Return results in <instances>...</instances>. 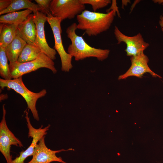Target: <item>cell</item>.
Here are the masks:
<instances>
[{"instance_id":"6","label":"cell","mask_w":163,"mask_h":163,"mask_svg":"<svg viewBox=\"0 0 163 163\" xmlns=\"http://www.w3.org/2000/svg\"><path fill=\"white\" fill-rule=\"evenodd\" d=\"M85 5L80 0H53L50 11L53 16L61 19L62 21L74 18L85 10Z\"/></svg>"},{"instance_id":"25","label":"cell","mask_w":163,"mask_h":163,"mask_svg":"<svg viewBox=\"0 0 163 163\" xmlns=\"http://www.w3.org/2000/svg\"><path fill=\"white\" fill-rule=\"evenodd\" d=\"M152 1L155 3L163 5V0H154Z\"/></svg>"},{"instance_id":"7","label":"cell","mask_w":163,"mask_h":163,"mask_svg":"<svg viewBox=\"0 0 163 163\" xmlns=\"http://www.w3.org/2000/svg\"><path fill=\"white\" fill-rule=\"evenodd\" d=\"M3 116L0 123V151L5 158L7 163H11L12 157L10 153L11 145L22 147L21 142L10 130L7 125L5 104L2 106Z\"/></svg>"},{"instance_id":"13","label":"cell","mask_w":163,"mask_h":163,"mask_svg":"<svg viewBox=\"0 0 163 163\" xmlns=\"http://www.w3.org/2000/svg\"><path fill=\"white\" fill-rule=\"evenodd\" d=\"M34 14H30L18 27L17 35L27 44L35 45L36 27L34 21Z\"/></svg>"},{"instance_id":"1","label":"cell","mask_w":163,"mask_h":163,"mask_svg":"<svg viewBox=\"0 0 163 163\" xmlns=\"http://www.w3.org/2000/svg\"><path fill=\"white\" fill-rule=\"evenodd\" d=\"M77 24L73 23L66 29L67 37L71 43L67 49V53L78 61L87 58L95 57L102 61L107 58L110 53L109 49H103L92 47L88 44L82 36L76 33Z\"/></svg>"},{"instance_id":"24","label":"cell","mask_w":163,"mask_h":163,"mask_svg":"<svg viewBox=\"0 0 163 163\" xmlns=\"http://www.w3.org/2000/svg\"><path fill=\"white\" fill-rule=\"evenodd\" d=\"M159 24L161 27V30L163 33V13L159 17Z\"/></svg>"},{"instance_id":"15","label":"cell","mask_w":163,"mask_h":163,"mask_svg":"<svg viewBox=\"0 0 163 163\" xmlns=\"http://www.w3.org/2000/svg\"><path fill=\"white\" fill-rule=\"evenodd\" d=\"M19 24L1 23L0 46L5 48L15 38Z\"/></svg>"},{"instance_id":"11","label":"cell","mask_w":163,"mask_h":163,"mask_svg":"<svg viewBox=\"0 0 163 163\" xmlns=\"http://www.w3.org/2000/svg\"><path fill=\"white\" fill-rule=\"evenodd\" d=\"M27 125L28 129V137H31L32 140L31 144L24 151L20 153L19 156L13 160L11 163H24V160L29 156L32 155L34 149L40 139L47 134L50 125H49L45 128L41 125L39 128H34L31 125L28 112L26 111V116Z\"/></svg>"},{"instance_id":"10","label":"cell","mask_w":163,"mask_h":163,"mask_svg":"<svg viewBox=\"0 0 163 163\" xmlns=\"http://www.w3.org/2000/svg\"><path fill=\"white\" fill-rule=\"evenodd\" d=\"M33 14L34 21L36 27L35 45L42 52L53 60H55L56 59V50L49 46L45 38L44 27L47 15L41 11Z\"/></svg>"},{"instance_id":"19","label":"cell","mask_w":163,"mask_h":163,"mask_svg":"<svg viewBox=\"0 0 163 163\" xmlns=\"http://www.w3.org/2000/svg\"><path fill=\"white\" fill-rule=\"evenodd\" d=\"M5 48L0 46V75L4 79H12Z\"/></svg>"},{"instance_id":"18","label":"cell","mask_w":163,"mask_h":163,"mask_svg":"<svg viewBox=\"0 0 163 163\" xmlns=\"http://www.w3.org/2000/svg\"><path fill=\"white\" fill-rule=\"evenodd\" d=\"M41 52L36 46L27 43L22 50L18 60V62L22 63L36 59Z\"/></svg>"},{"instance_id":"14","label":"cell","mask_w":163,"mask_h":163,"mask_svg":"<svg viewBox=\"0 0 163 163\" xmlns=\"http://www.w3.org/2000/svg\"><path fill=\"white\" fill-rule=\"evenodd\" d=\"M27 43L17 35L13 41L5 48L6 53L9 61V68L18 62L22 50Z\"/></svg>"},{"instance_id":"5","label":"cell","mask_w":163,"mask_h":163,"mask_svg":"<svg viewBox=\"0 0 163 163\" xmlns=\"http://www.w3.org/2000/svg\"><path fill=\"white\" fill-rule=\"evenodd\" d=\"M46 21L50 24L53 32L55 41L54 48L58 53L61 60V70L69 72L72 68V57L65 50L63 45L61 34L62 29L61 19L53 16L51 13L47 15Z\"/></svg>"},{"instance_id":"21","label":"cell","mask_w":163,"mask_h":163,"mask_svg":"<svg viewBox=\"0 0 163 163\" xmlns=\"http://www.w3.org/2000/svg\"><path fill=\"white\" fill-rule=\"evenodd\" d=\"M41 9V12L47 15L50 13V7L51 0H35Z\"/></svg>"},{"instance_id":"4","label":"cell","mask_w":163,"mask_h":163,"mask_svg":"<svg viewBox=\"0 0 163 163\" xmlns=\"http://www.w3.org/2000/svg\"><path fill=\"white\" fill-rule=\"evenodd\" d=\"M42 68L50 70L54 74L57 72L53 60L41 52L34 60L22 63L17 62L9 69L12 78L14 79Z\"/></svg>"},{"instance_id":"17","label":"cell","mask_w":163,"mask_h":163,"mask_svg":"<svg viewBox=\"0 0 163 163\" xmlns=\"http://www.w3.org/2000/svg\"><path fill=\"white\" fill-rule=\"evenodd\" d=\"M32 12L30 9L9 13L0 17L1 23L19 24L23 22Z\"/></svg>"},{"instance_id":"12","label":"cell","mask_w":163,"mask_h":163,"mask_svg":"<svg viewBox=\"0 0 163 163\" xmlns=\"http://www.w3.org/2000/svg\"><path fill=\"white\" fill-rule=\"evenodd\" d=\"M45 137L44 136L39 140L34 149L32 159L27 163H50L54 161L67 163L64 161L61 157H57L56 154L72 149L53 150L49 149L45 143Z\"/></svg>"},{"instance_id":"22","label":"cell","mask_w":163,"mask_h":163,"mask_svg":"<svg viewBox=\"0 0 163 163\" xmlns=\"http://www.w3.org/2000/svg\"><path fill=\"white\" fill-rule=\"evenodd\" d=\"M12 0H0V12L7 8L10 5Z\"/></svg>"},{"instance_id":"3","label":"cell","mask_w":163,"mask_h":163,"mask_svg":"<svg viewBox=\"0 0 163 163\" xmlns=\"http://www.w3.org/2000/svg\"><path fill=\"white\" fill-rule=\"evenodd\" d=\"M0 86L2 89L5 88L12 89L20 94L26 101L28 107L30 110L34 118L37 121L39 120L36 108V102L39 98L46 95L47 93L46 89H43L38 93L31 91L24 85L22 76L10 80L0 78Z\"/></svg>"},{"instance_id":"20","label":"cell","mask_w":163,"mask_h":163,"mask_svg":"<svg viewBox=\"0 0 163 163\" xmlns=\"http://www.w3.org/2000/svg\"><path fill=\"white\" fill-rule=\"evenodd\" d=\"M80 1L83 4L91 5L94 12L106 7L111 3L110 0H80Z\"/></svg>"},{"instance_id":"16","label":"cell","mask_w":163,"mask_h":163,"mask_svg":"<svg viewBox=\"0 0 163 163\" xmlns=\"http://www.w3.org/2000/svg\"><path fill=\"white\" fill-rule=\"evenodd\" d=\"M24 9L31 10L33 14L41 11L37 4L32 3L30 0H12V2L9 6L5 10L0 12V14H6Z\"/></svg>"},{"instance_id":"8","label":"cell","mask_w":163,"mask_h":163,"mask_svg":"<svg viewBox=\"0 0 163 163\" xmlns=\"http://www.w3.org/2000/svg\"><path fill=\"white\" fill-rule=\"evenodd\" d=\"M114 34L117 41V44L124 43L126 45L125 50L127 56L130 57L135 56L144 52L149 46V44L144 41L140 33L133 36H128L122 33L115 26Z\"/></svg>"},{"instance_id":"9","label":"cell","mask_w":163,"mask_h":163,"mask_svg":"<svg viewBox=\"0 0 163 163\" xmlns=\"http://www.w3.org/2000/svg\"><path fill=\"white\" fill-rule=\"evenodd\" d=\"M131 65L128 70L123 74L120 75L119 80L126 79L130 76H135L142 78L144 74L148 73L153 77L161 78L153 72L148 65L149 59L148 56L142 52L137 55L130 57Z\"/></svg>"},{"instance_id":"23","label":"cell","mask_w":163,"mask_h":163,"mask_svg":"<svg viewBox=\"0 0 163 163\" xmlns=\"http://www.w3.org/2000/svg\"><path fill=\"white\" fill-rule=\"evenodd\" d=\"M111 11H113L117 12L119 16H120V14L118 9V7L117 5V3L116 0H113L112 1V4L111 7L106 11L107 12H108Z\"/></svg>"},{"instance_id":"2","label":"cell","mask_w":163,"mask_h":163,"mask_svg":"<svg viewBox=\"0 0 163 163\" xmlns=\"http://www.w3.org/2000/svg\"><path fill=\"white\" fill-rule=\"evenodd\" d=\"M116 13L113 11L102 13L85 10L76 16L77 29L84 30L89 36H96L109 29Z\"/></svg>"}]
</instances>
